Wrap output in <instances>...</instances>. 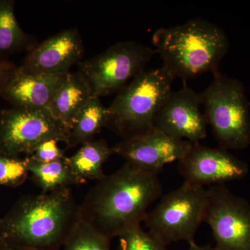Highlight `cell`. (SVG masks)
I'll return each instance as SVG.
<instances>
[{"label":"cell","instance_id":"cell-26","mask_svg":"<svg viewBox=\"0 0 250 250\" xmlns=\"http://www.w3.org/2000/svg\"><path fill=\"white\" fill-rule=\"evenodd\" d=\"M0 250H31L24 249V248H18V247L7 246V245L0 243Z\"/></svg>","mask_w":250,"mask_h":250},{"label":"cell","instance_id":"cell-7","mask_svg":"<svg viewBox=\"0 0 250 250\" xmlns=\"http://www.w3.org/2000/svg\"><path fill=\"white\" fill-rule=\"evenodd\" d=\"M155 53V49L136 41H121L81 62L78 71L89 83L94 95L100 98L121 91L146 70Z\"/></svg>","mask_w":250,"mask_h":250},{"label":"cell","instance_id":"cell-21","mask_svg":"<svg viewBox=\"0 0 250 250\" xmlns=\"http://www.w3.org/2000/svg\"><path fill=\"white\" fill-rule=\"evenodd\" d=\"M118 250H167V246L141 226L118 237Z\"/></svg>","mask_w":250,"mask_h":250},{"label":"cell","instance_id":"cell-1","mask_svg":"<svg viewBox=\"0 0 250 250\" xmlns=\"http://www.w3.org/2000/svg\"><path fill=\"white\" fill-rule=\"evenodd\" d=\"M158 175L125 163L88 192L80 205L81 220L109 241L141 226L149 206L163 195Z\"/></svg>","mask_w":250,"mask_h":250},{"label":"cell","instance_id":"cell-24","mask_svg":"<svg viewBox=\"0 0 250 250\" xmlns=\"http://www.w3.org/2000/svg\"><path fill=\"white\" fill-rule=\"evenodd\" d=\"M17 65L6 59H0V93L18 70Z\"/></svg>","mask_w":250,"mask_h":250},{"label":"cell","instance_id":"cell-17","mask_svg":"<svg viewBox=\"0 0 250 250\" xmlns=\"http://www.w3.org/2000/svg\"><path fill=\"white\" fill-rule=\"evenodd\" d=\"M14 5L13 0H0V59L36 47L34 38L18 24Z\"/></svg>","mask_w":250,"mask_h":250},{"label":"cell","instance_id":"cell-25","mask_svg":"<svg viewBox=\"0 0 250 250\" xmlns=\"http://www.w3.org/2000/svg\"><path fill=\"white\" fill-rule=\"evenodd\" d=\"M188 250H217L215 247L207 245V246H199L195 241L188 243Z\"/></svg>","mask_w":250,"mask_h":250},{"label":"cell","instance_id":"cell-4","mask_svg":"<svg viewBox=\"0 0 250 250\" xmlns=\"http://www.w3.org/2000/svg\"><path fill=\"white\" fill-rule=\"evenodd\" d=\"M173 80L163 69L144 70L118 92L108 106L106 127L123 140L147 134L172 90Z\"/></svg>","mask_w":250,"mask_h":250},{"label":"cell","instance_id":"cell-8","mask_svg":"<svg viewBox=\"0 0 250 250\" xmlns=\"http://www.w3.org/2000/svg\"><path fill=\"white\" fill-rule=\"evenodd\" d=\"M68 129L47 108L13 106L0 113V154L18 158L29 155L41 143L57 140L66 143Z\"/></svg>","mask_w":250,"mask_h":250},{"label":"cell","instance_id":"cell-23","mask_svg":"<svg viewBox=\"0 0 250 250\" xmlns=\"http://www.w3.org/2000/svg\"><path fill=\"white\" fill-rule=\"evenodd\" d=\"M58 143L57 140L51 139L41 143L28 157L31 160L42 164L60 160L65 156L64 151L59 147Z\"/></svg>","mask_w":250,"mask_h":250},{"label":"cell","instance_id":"cell-6","mask_svg":"<svg viewBox=\"0 0 250 250\" xmlns=\"http://www.w3.org/2000/svg\"><path fill=\"white\" fill-rule=\"evenodd\" d=\"M207 189L184 182L166 195L144 220L148 232L167 246L179 241H194L204 223Z\"/></svg>","mask_w":250,"mask_h":250},{"label":"cell","instance_id":"cell-12","mask_svg":"<svg viewBox=\"0 0 250 250\" xmlns=\"http://www.w3.org/2000/svg\"><path fill=\"white\" fill-rule=\"evenodd\" d=\"M179 170L184 182L205 187L246 178L249 166L226 149L198 144L179 161Z\"/></svg>","mask_w":250,"mask_h":250},{"label":"cell","instance_id":"cell-3","mask_svg":"<svg viewBox=\"0 0 250 250\" xmlns=\"http://www.w3.org/2000/svg\"><path fill=\"white\" fill-rule=\"evenodd\" d=\"M152 44L162 59L161 68L173 81L220 72L219 65L229 49L225 31L200 18L157 29Z\"/></svg>","mask_w":250,"mask_h":250},{"label":"cell","instance_id":"cell-11","mask_svg":"<svg viewBox=\"0 0 250 250\" xmlns=\"http://www.w3.org/2000/svg\"><path fill=\"white\" fill-rule=\"evenodd\" d=\"M201 105V93L192 88L172 91L156 114L154 127L171 137L200 144L207 138L208 125Z\"/></svg>","mask_w":250,"mask_h":250},{"label":"cell","instance_id":"cell-15","mask_svg":"<svg viewBox=\"0 0 250 250\" xmlns=\"http://www.w3.org/2000/svg\"><path fill=\"white\" fill-rule=\"evenodd\" d=\"M94 96L82 73L70 72L47 109L69 131L78 113Z\"/></svg>","mask_w":250,"mask_h":250},{"label":"cell","instance_id":"cell-9","mask_svg":"<svg viewBox=\"0 0 250 250\" xmlns=\"http://www.w3.org/2000/svg\"><path fill=\"white\" fill-rule=\"evenodd\" d=\"M207 189L204 223L209 226L217 250H250V204L225 184Z\"/></svg>","mask_w":250,"mask_h":250},{"label":"cell","instance_id":"cell-14","mask_svg":"<svg viewBox=\"0 0 250 250\" xmlns=\"http://www.w3.org/2000/svg\"><path fill=\"white\" fill-rule=\"evenodd\" d=\"M67 75L27 74L18 67L0 95L13 106L48 108Z\"/></svg>","mask_w":250,"mask_h":250},{"label":"cell","instance_id":"cell-16","mask_svg":"<svg viewBox=\"0 0 250 250\" xmlns=\"http://www.w3.org/2000/svg\"><path fill=\"white\" fill-rule=\"evenodd\" d=\"M113 154L104 140H93L81 146L74 155L67 157L72 172L81 183L87 180H101L105 177L103 166Z\"/></svg>","mask_w":250,"mask_h":250},{"label":"cell","instance_id":"cell-20","mask_svg":"<svg viewBox=\"0 0 250 250\" xmlns=\"http://www.w3.org/2000/svg\"><path fill=\"white\" fill-rule=\"evenodd\" d=\"M111 241L80 220L60 250H111Z\"/></svg>","mask_w":250,"mask_h":250},{"label":"cell","instance_id":"cell-2","mask_svg":"<svg viewBox=\"0 0 250 250\" xmlns=\"http://www.w3.org/2000/svg\"><path fill=\"white\" fill-rule=\"evenodd\" d=\"M81 220L70 188L22 198L0 222V243L31 250H60Z\"/></svg>","mask_w":250,"mask_h":250},{"label":"cell","instance_id":"cell-5","mask_svg":"<svg viewBox=\"0 0 250 250\" xmlns=\"http://www.w3.org/2000/svg\"><path fill=\"white\" fill-rule=\"evenodd\" d=\"M201 97L207 124L213 129L221 148L227 150L248 147L250 103L243 83L217 72Z\"/></svg>","mask_w":250,"mask_h":250},{"label":"cell","instance_id":"cell-19","mask_svg":"<svg viewBox=\"0 0 250 250\" xmlns=\"http://www.w3.org/2000/svg\"><path fill=\"white\" fill-rule=\"evenodd\" d=\"M28 159V170L42 192L81 184L69 165L67 156L60 160L42 164Z\"/></svg>","mask_w":250,"mask_h":250},{"label":"cell","instance_id":"cell-22","mask_svg":"<svg viewBox=\"0 0 250 250\" xmlns=\"http://www.w3.org/2000/svg\"><path fill=\"white\" fill-rule=\"evenodd\" d=\"M28 159L0 156V185L17 186L27 179Z\"/></svg>","mask_w":250,"mask_h":250},{"label":"cell","instance_id":"cell-10","mask_svg":"<svg viewBox=\"0 0 250 250\" xmlns=\"http://www.w3.org/2000/svg\"><path fill=\"white\" fill-rule=\"evenodd\" d=\"M193 146L154 127L139 137L123 140L112 148L113 154L121 156L126 164L159 174L167 164L183 159Z\"/></svg>","mask_w":250,"mask_h":250},{"label":"cell","instance_id":"cell-13","mask_svg":"<svg viewBox=\"0 0 250 250\" xmlns=\"http://www.w3.org/2000/svg\"><path fill=\"white\" fill-rule=\"evenodd\" d=\"M83 41L78 29L70 28L52 36L29 52L18 66L27 74L63 75L70 72L83 56Z\"/></svg>","mask_w":250,"mask_h":250},{"label":"cell","instance_id":"cell-18","mask_svg":"<svg viewBox=\"0 0 250 250\" xmlns=\"http://www.w3.org/2000/svg\"><path fill=\"white\" fill-rule=\"evenodd\" d=\"M107 120V107L104 106L100 98L94 96L81 110L69 129L67 147H77L93 141L94 136L106 127Z\"/></svg>","mask_w":250,"mask_h":250}]
</instances>
